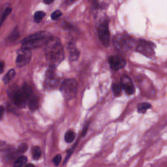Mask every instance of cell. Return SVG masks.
I'll return each instance as SVG.
<instances>
[{"instance_id": "cell-3", "label": "cell", "mask_w": 167, "mask_h": 167, "mask_svg": "<svg viewBox=\"0 0 167 167\" xmlns=\"http://www.w3.org/2000/svg\"><path fill=\"white\" fill-rule=\"evenodd\" d=\"M31 95V88L27 84H24L22 88L14 91L13 94V99L15 105L20 107L24 108L29 98Z\"/></svg>"}, {"instance_id": "cell-20", "label": "cell", "mask_w": 167, "mask_h": 167, "mask_svg": "<svg viewBox=\"0 0 167 167\" xmlns=\"http://www.w3.org/2000/svg\"><path fill=\"white\" fill-rule=\"evenodd\" d=\"M151 108V105L148 103H140L138 106V111L140 113H145L146 111Z\"/></svg>"}, {"instance_id": "cell-11", "label": "cell", "mask_w": 167, "mask_h": 167, "mask_svg": "<svg viewBox=\"0 0 167 167\" xmlns=\"http://www.w3.org/2000/svg\"><path fill=\"white\" fill-rule=\"evenodd\" d=\"M55 67L50 66V69L49 70L46 75V88H52L57 84V79L55 75Z\"/></svg>"}, {"instance_id": "cell-29", "label": "cell", "mask_w": 167, "mask_h": 167, "mask_svg": "<svg viewBox=\"0 0 167 167\" xmlns=\"http://www.w3.org/2000/svg\"><path fill=\"white\" fill-rule=\"evenodd\" d=\"M76 1V0H66V3L69 5H71L72 3H75Z\"/></svg>"}, {"instance_id": "cell-25", "label": "cell", "mask_w": 167, "mask_h": 167, "mask_svg": "<svg viewBox=\"0 0 167 167\" xmlns=\"http://www.w3.org/2000/svg\"><path fill=\"white\" fill-rule=\"evenodd\" d=\"M53 163L55 165V166H58L59 165V163L61 161V156L60 155H55V156L53 158Z\"/></svg>"}, {"instance_id": "cell-10", "label": "cell", "mask_w": 167, "mask_h": 167, "mask_svg": "<svg viewBox=\"0 0 167 167\" xmlns=\"http://www.w3.org/2000/svg\"><path fill=\"white\" fill-rule=\"evenodd\" d=\"M122 88L128 95H132L135 93V87L133 86L131 80L127 76L121 78V82Z\"/></svg>"}, {"instance_id": "cell-19", "label": "cell", "mask_w": 167, "mask_h": 167, "mask_svg": "<svg viewBox=\"0 0 167 167\" xmlns=\"http://www.w3.org/2000/svg\"><path fill=\"white\" fill-rule=\"evenodd\" d=\"M122 90H123V88H122V85L121 83L117 82L113 84L112 90L114 94V95L119 96L120 95H121Z\"/></svg>"}, {"instance_id": "cell-28", "label": "cell", "mask_w": 167, "mask_h": 167, "mask_svg": "<svg viewBox=\"0 0 167 167\" xmlns=\"http://www.w3.org/2000/svg\"><path fill=\"white\" fill-rule=\"evenodd\" d=\"M43 1L44 3H45V4L50 5L51 3H52L54 1V0H43Z\"/></svg>"}, {"instance_id": "cell-12", "label": "cell", "mask_w": 167, "mask_h": 167, "mask_svg": "<svg viewBox=\"0 0 167 167\" xmlns=\"http://www.w3.org/2000/svg\"><path fill=\"white\" fill-rule=\"evenodd\" d=\"M68 50L69 52V59L70 61H76L79 58V50L76 49L73 43H70L68 44Z\"/></svg>"}, {"instance_id": "cell-4", "label": "cell", "mask_w": 167, "mask_h": 167, "mask_svg": "<svg viewBox=\"0 0 167 167\" xmlns=\"http://www.w3.org/2000/svg\"><path fill=\"white\" fill-rule=\"evenodd\" d=\"M134 39L127 33H119L113 38V44L116 49L121 52L128 51L134 44Z\"/></svg>"}, {"instance_id": "cell-18", "label": "cell", "mask_w": 167, "mask_h": 167, "mask_svg": "<svg viewBox=\"0 0 167 167\" xmlns=\"http://www.w3.org/2000/svg\"><path fill=\"white\" fill-rule=\"evenodd\" d=\"M31 154L33 159L35 160H38L41 156V150H40L39 147L35 146L32 148Z\"/></svg>"}, {"instance_id": "cell-13", "label": "cell", "mask_w": 167, "mask_h": 167, "mask_svg": "<svg viewBox=\"0 0 167 167\" xmlns=\"http://www.w3.org/2000/svg\"><path fill=\"white\" fill-rule=\"evenodd\" d=\"M39 98L37 95H33L30 96V97L29 98L28 101V106L29 109L31 111H35L39 107Z\"/></svg>"}, {"instance_id": "cell-8", "label": "cell", "mask_w": 167, "mask_h": 167, "mask_svg": "<svg viewBox=\"0 0 167 167\" xmlns=\"http://www.w3.org/2000/svg\"><path fill=\"white\" fill-rule=\"evenodd\" d=\"M98 36L99 39L105 46H108L110 43V33L109 31V22L104 21L98 27Z\"/></svg>"}, {"instance_id": "cell-23", "label": "cell", "mask_w": 167, "mask_h": 167, "mask_svg": "<svg viewBox=\"0 0 167 167\" xmlns=\"http://www.w3.org/2000/svg\"><path fill=\"white\" fill-rule=\"evenodd\" d=\"M62 15V12L61 10H55L54 13H52L51 14V18L53 20H58L59 18L61 17V16Z\"/></svg>"}, {"instance_id": "cell-15", "label": "cell", "mask_w": 167, "mask_h": 167, "mask_svg": "<svg viewBox=\"0 0 167 167\" xmlns=\"http://www.w3.org/2000/svg\"><path fill=\"white\" fill-rule=\"evenodd\" d=\"M16 75L15 70L12 69H10L8 72L6 73V75L3 77V82L5 84H8L9 82L14 79V77Z\"/></svg>"}, {"instance_id": "cell-5", "label": "cell", "mask_w": 167, "mask_h": 167, "mask_svg": "<svg viewBox=\"0 0 167 167\" xmlns=\"http://www.w3.org/2000/svg\"><path fill=\"white\" fill-rule=\"evenodd\" d=\"M78 84L74 79H67L63 82L61 86V91L67 100L72 99L76 94Z\"/></svg>"}, {"instance_id": "cell-21", "label": "cell", "mask_w": 167, "mask_h": 167, "mask_svg": "<svg viewBox=\"0 0 167 167\" xmlns=\"http://www.w3.org/2000/svg\"><path fill=\"white\" fill-rule=\"evenodd\" d=\"M75 133L73 131H68L65 135V140L67 143H71L75 139Z\"/></svg>"}, {"instance_id": "cell-6", "label": "cell", "mask_w": 167, "mask_h": 167, "mask_svg": "<svg viewBox=\"0 0 167 167\" xmlns=\"http://www.w3.org/2000/svg\"><path fill=\"white\" fill-rule=\"evenodd\" d=\"M155 44L150 41L141 40L137 44L136 50L148 58H151L155 55Z\"/></svg>"}, {"instance_id": "cell-9", "label": "cell", "mask_w": 167, "mask_h": 167, "mask_svg": "<svg viewBox=\"0 0 167 167\" xmlns=\"http://www.w3.org/2000/svg\"><path fill=\"white\" fill-rule=\"evenodd\" d=\"M109 64L111 69L114 70H118L123 69L126 65V61L119 55H112L109 58Z\"/></svg>"}, {"instance_id": "cell-24", "label": "cell", "mask_w": 167, "mask_h": 167, "mask_svg": "<svg viewBox=\"0 0 167 167\" xmlns=\"http://www.w3.org/2000/svg\"><path fill=\"white\" fill-rule=\"evenodd\" d=\"M28 145L25 143H22L20 145L18 146V150L19 152H20V153H24L25 151H26L27 150H28Z\"/></svg>"}, {"instance_id": "cell-14", "label": "cell", "mask_w": 167, "mask_h": 167, "mask_svg": "<svg viewBox=\"0 0 167 167\" xmlns=\"http://www.w3.org/2000/svg\"><path fill=\"white\" fill-rule=\"evenodd\" d=\"M12 12V8L9 7H7L6 8L3 10V13H1V15H0V27L3 24V22L5 20L6 18L8 17V16Z\"/></svg>"}, {"instance_id": "cell-1", "label": "cell", "mask_w": 167, "mask_h": 167, "mask_svg": "<svg viewBox=\"0 0 167 167\" xmlns=\"http://www.w3.org/2000/svg\"><path fill=\"white\" fill-rule=\"evenodd\" d=\"M44 47L48 62L50 66L56 67V66L60 64L65 58L64 47L61 40L59 38L51 37L44 45Z\"/></svg>"}, {"instance_id": "cell-16", "label": "cell", "mask_w": 167, "mask_h": 167, "mask_svg": "<svg viewBox=\"0 0 167 167\" xmlns=\"http://www.w3.org/2000/svg\"><path fill=\"white\" fill-rule=\"evenodd\" d=\"M19 37H20V33H19V31H18V28H16L12 31V33H11L8 36V37H7V40H8V41L10 43L14 42V41H15V40H16Z\"/></svg>"}, {"instance_id": "cell-27", "label": "cell", "mask_w": 167, "mask_h": 167, "mask_svg": "<svg viewBox=\"0 0 167 167\" xmlns=\"http://www.w3.org/2000/svg\"><path fill=\"white\" fill-rule=\"evenodd\" d=\"M3 113H4V108L2 106H0V120L2 118Z\"/></svg>"}, {"instance_id": "cell-7", "label": "cell", "mask_w": 167, "mask_h": 167, "mask_svg": "<svg viewBox=\"0 0 167 167\" xmlns=\"http://www.w3.org/2000/svg\"><path fill=\"white\" fill-rule=\"evenodd\" d=\"M31 50L21 48L17 52V56L16 59V66L20 68L27 65L31 61Z\"/></svg>"}, {"instance_id": "cell-30", "label": "cell", "mask_w": 167, "mask_h": 167, "mask_svg": "<svg viewBox=\"0 0 167 167\" xmlns=\"http://www.w3.org/2000/svg\"><path fill=\"white\" fill-rule=\"evenodd\" d=\"M24 167H35V166L33 164H28L27 165H25Z\"/></svg>"}, {"instance_id": "cell-22", "label": "cell", "mask_w": 167, "mask_h": 167, "mask_svg": "<svg viewBox=\"0 0 167 167\" xmlns=\"http://www.w3.org/2000/svg\"><path fill=\"white\" fill-rule=\"evenodd\" d=\"M45 15H46L45 13L43 12V11H37L34 14V16H33L34 21L36 22V23H40V22L43 19V18L45 16Z\"/></svg>"}, {"instance_id": "cell-17", "label": "cell", "mask_w": 167, "mask_h": 167, "mask_svg": "<svg viewBox=\"0 0 167 167\" xmlns=\"http://www.w3.org/2000/svg\"><path fill=\"white\" fill-rule=\"evenodd\" d=\"M28 161L27 157L24 156V155H22L18 157L16 161L14 162V167H23L25 164H26Z\"/></svg>"}, {"instance_id": "cell-2", "label": "cell", "mask_w": 167, "mask_h": 167, "mask_svg": "<svg viewBox=\"0 0 167 167\" xmlns=\"http://www.w3.org/2000/svg\"><path fill=\"white\" fill-rule=\"evenodd\" d=\"M52 35L48 31H39L33 33L22 40V48L27 49H35L44 46Z\"/></svg>"}, {"instance_id": "cell-26", "label": "cell", "mask_w": 167, "mask_h": 167, "mask_svg": "<svg viewBox=\"0 0 167 167\" xmlns=\"http://www.w3.org/2000/svg\"><path fill=\"white\" fill-rule=\"evenodd\" d=\"M4 67H5V64L3 61H0V74H1L3 70H4Z\"/></svg>"}]
</instances>
